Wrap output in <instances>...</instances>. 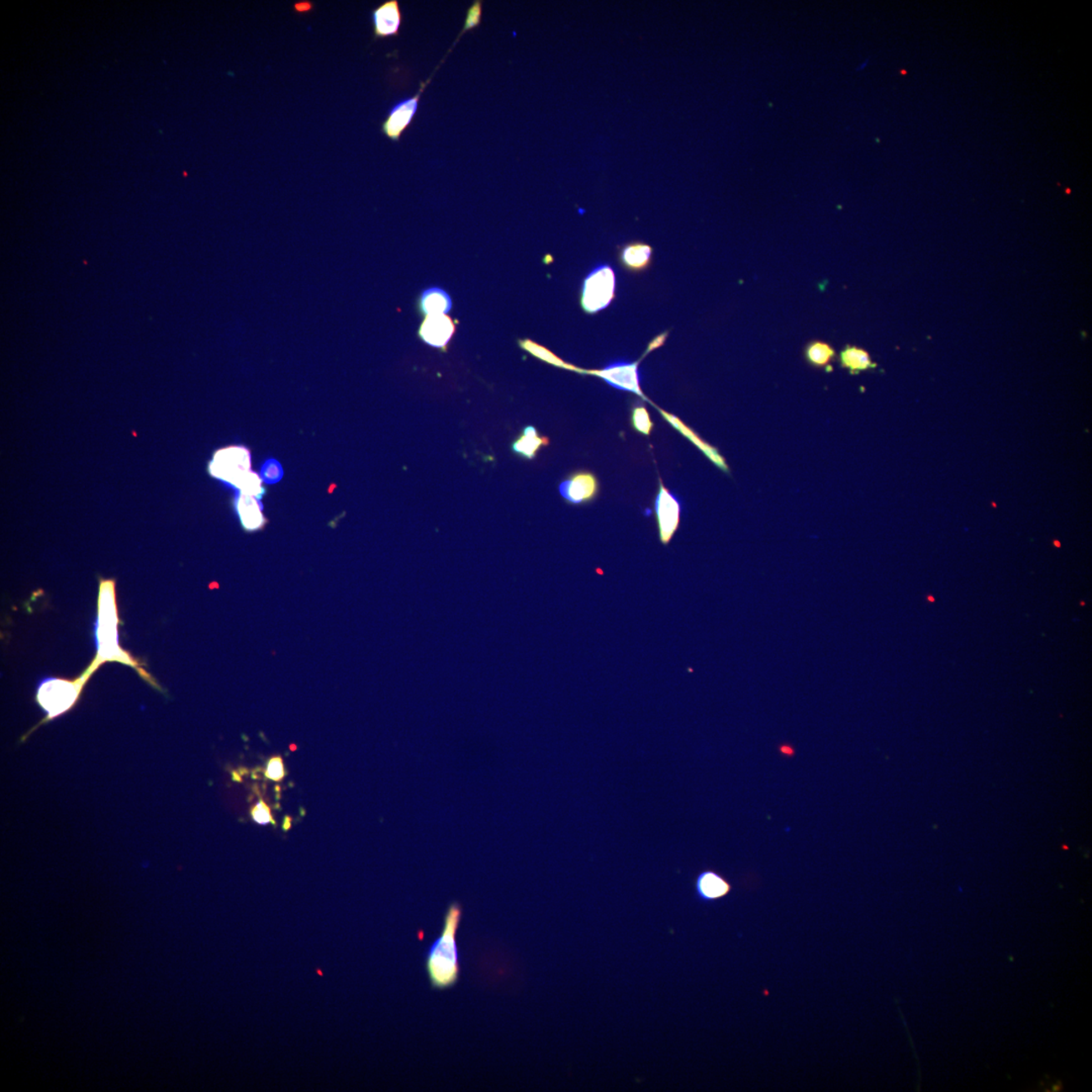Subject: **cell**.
Returning a JSON list of instances; mask_svg holds the SVG:
<instances>
[{
    "instance_id": "obj_6",
    "label": "cell",
    "mask_w": 1092,
    "mask_h": 1092,
    "mask_svg": "<svg viewBox=\"0 0 1092 1092\" xmlns=\"http://www.w3.org/2000/svg\"><path fill=\"white\" fill-rule=\"evenodd\" d=\"M640 364L641 359L636 361L616 359L608 362L601 370H585L584 375L599 377L617 390L635 393L643 401L652 403L641 390Z\"/></svg>"
},
{
    "instance_id": "obj_11",
    "label": "cell",
    "mask_w": 1092,
    "mask_h": 1092,
    "mask_svg": "<svg viewBox=\"0 0 1092 1092\" xmlns=\"http://www.w3.org/2000/svg\"><path fill=\"white\" fill-rule=\"evenodd\" d=\"M373 36L376 39L397 37L400 34L403 14L398 0H388L372 12Z\"/></svg>"
},
{
    "instance_id": "obj_8",
    "label": "cell",
    "mask_w": 1092,
    "mask_h": 1092,
    "mask_svg": "<svg viewBox=\"0 0 1092 1092\" xmlns=\"http://www.w3.org/2000/svg\"><path fill=\"white\" fill-rule=\"evenodd\" d=\"M431 81L432 76L427 79L425 82H423L421 88L419 89L415 96L402 99V101L393 104L385 121L382 124V132L387 138L393 142L400 141L403 134L411 126L418 112L423 92L425 91Z\"/></svg>"
},
{
    "instance_id": "obj_28",
    "label": "cell",
    "mask_w": 1092,
    "mask_h": 1092,
    "mask_svg": "<svg viewBox=\"0 0 1092 1092\" xmlns=\"http://www.w3.org/2000/svg\"><path fill=\"white\" fill-rule=\"evenodd\" d=\"M780 752L783 756L785 757L794 756V750H793L792 747L789 746H782L780 747Z\"/></svg>"
},
{
    "instance_id": "obj_24",
    "label": "cell",
    "mask_w": 1092,
    "mask_h": 1092,
    "mask_svg": "<svg viewBox=\"0 0 1092 1092\" xmlns=\"http://www.w3.org/2000/svg\"><path fill=\"white\" fill-rule=\"evenodd\" d=\"M286 776H287V772L286 769H284L283 761L282 757H272V759L269 760L268 762L266 771V777L267 778V779L274 782H279L282 781L283 778Z\"/></svg>"
},
{
    "instance_id": "obj_15",
    "label": "cell",
    "mask_w": 1092,
    "mask_h": 1092,
    "mask_svg": "<svg viewBox=\"0 0 1092 1092\" xmlns=\"http://www.w3.org/2000/svg\"><path fill=\"white\" fill-rule=\"evenodd\" d=\"M620 261L627 272H645L652 266V248L641 241L628 242L620 248Z\"/></svg>"
},
{
    "instance_id": "obj_2",
    "label": "cell",
    "mask_w": 1092,
    "mask_h": 1092,
    "mask_svg": "<svg viewBox=\"0 0 1092 1092\" xmlns=\"http://www.w3.org/2000/svg\"><path fill=\"white\" fill-rule=\"evenodd\" d=\"M462 917V909L460 904L455 902L448 906L440 936L427 952L425 966L433 989H451L460 980L461 963L456 935Z\"/></svg>"
},
{
    "instance_id": "obj_16",
    "label": "cell",
    "mask_w": 1092,
    "mask_h": 1092,
    "mask_svg": "<svg viewBox=\"0 0 1092 1092\" xmlns=\"http://www.w3.org/2000/svg\"><path fill=\"white\" fill-rule=\"evenodd\" d=\"M550 438L540 435L535 426L528 425L512 442L511 451L525 461L535 460L541 448L550 446Z\"/></svg>"
},
{
    "instance_id": "obj_7",
    "label": "cell",
    "mask_w": 1092,
    "mask_h": 1092,
    "mask_svg": "<svg viewBox=\"0 0 1092 1092\" xmlns=\"http://www.w3.org/2000/svg\"><path fill=\"white\" fill-rule=\"evenodd\" d=\"M660 541L669 545L680 526L683 503L674 492L667 490L660 478L659 493L653 504Z\"/></svg>"
},
{
    "instance_id": "obj_21",
    "label": "cell",
    "mask_w": 1092,
    "mask_h": 1092,
    "mask_svg": "<svg viewBox=\"0 0 1092 1092\" xmlns=\"http://www.w3.org/2000/svg\"><path fill=\"white\" fill-rule=\"evenodd\" d=\"M630 424L636 432L645 436L651 435L655 423L652 421L645 403L638 401L631 407Z\"/></svg>"
},
{
    "instance_id": "obj_23",
    "label": "cell",
    "mask_w": 1092,
    "mask_h": 1092,
    "mask_svg": "<svg viewBox=\"0 0 1092 1092\" xmlns=\"http://www.w3.org/2000/svg\"><path fill=\"white\" fill-rule=\"evenodd\" d=\"M282 476H283V471L281 463H279L277 461L268 460L267 462H264V465L261 468V478L264 483H268V485H272V483H276L281 481Z\"/></svg>"
},
{
    "instance_id": "obj_17",
    "label": "cell",
    "mask_w": 1092,
    "mask_h": 1092,
    "mask_svg": "<svg viewBox=\"0 0 1092 1092\" xmlns=\"http://www.w3.org/2000/svg\"><path fill=\"white\" fill-rule=\"evenodd\" d=\"M839 362L841 368L849 372L851 375H859L861 372L873 371L877 367V363L873 361L870 353L864 348L851 346L847 344L840 353Z\"/></svg>"
},
{
    "instance_id": "obj_25",
    "label": "cell",
    "mask_w": 1092,
    "mask_h": 1092,
    "mask_svg": "<svg viewBox=\"0 0 1092 1092\" xmlns=\"http://www.w3.org/2000/svg\"><path fill=\"white\" fill-rule=\"evenodd\" d=\"M251 815L254 821H256L259 825H267L269 822L273 821L271 810H269L266 802L262 800L253 807Z\"/></svg>"
},
{
    "instance_id": "obj_5",
    "label": "cell",
    "mask_w": 1092,
    "mask_h": 1092,
    "mask_svg": "<svg viewBox=\"0 0 1092 1092\" xmlns=\"http://www.w3.org/2000/svg\"><path fill=\"white\" fill-rule=\"evenodd\" d=\"M208 472L218 478L238 488L251 471V455L245 446H233L214 453L209 462Z\"/></svg>"
},
{
    "instance_id": "obj_19",
    "label": "cell",
    "mask_w": 1092,
    "mask_h": 1092,
    "mask_svg": "<svg viewBox=\"0 0 1092 1092\" xmlns=\"http://www.w3.org/2000/svg\"><path fill=\"white\" fill-rule=\"evenodd\" d=\"M518 344H520V347L523 349V351L530 353V356H535L537 359H540V361L543 362L551 364V366L558 368H562V370L570 371V372L580 373V375H584L585 370H583V368L573 366V364L567 363L565 361H562V358L558 357L557 356H556L555 353L551 352L550 349H547L546 347L541 346V344H538L537 342L531 340V339H528V338L520 339V340H518Z\"/></svg>"
},
{
    "instance_id": "obj_18",
    "label": "cell",
    "mask_w": 1092,
    "mask_h": 1092,
    "mask_svg": "<svg viewBox=\"0 0 1092 1092\" xmlns=\"http://www.w3.org/2000/svg\"><path fill=\"white\" fill-rule=\"evenodd\" d=\"M451 308V296L440 288H427L419 298V310L425 316L442 315L450 312Z\"/></svg>"
},
{
    "instance_id": "obj_4",
    "label": "cell",
    "mask_w": 1092,
    "mask_h": 1092,
    "mask_svg": "<svg viewBox=\"0 0 1092 1092\" xmlns=\"http://www.w3.org/2000/svg\"><path fill=\"white\" fill-rule=\"evenodd\" d=\"M616 273L609 264H600L588 274L583 282L581 307L590 315L605 310L615 301Z\"/></svg>"
},
{
    "instance_id": "obj_13",
    "label": "cell",
    "mask_w": 1092,
    "mask_h": 1092,
    "mask_svg": "<svg viewBox=\"0 0 1092 1092\" xmlns=\"http://www.w3.org/2000/svg\"><path fill=\"white\" fill-rule=\"evenodd\" d=\"M732 890V885L725 876L713 870H703L695 879V894L702 902H715L725 899Z\"/></svg>"
},
{
    "instance_id": "obj_22",
    "label": "cell",
    "mask_w": 1092,
    "mask_h": 1092,
    "mask_svg": "<svg viewBox=\"0 0 1092 1092\" xmlns=\"http://www.w3.org/2000/svg\"><path fill=\"white\" fill-rule=\"evenodd\" d=\"M482 17H483V3L480 2V0H478V2L473 3L470 7V8L467 9V17L465 19V24H463L462 31L461 34H466L467 32L472 31L473 29H477V27H480L482 23Z\"/></svg>"
},
{
    "instance_id": "obj_10",
    "label": "cell",
    "mask_w": 1092,
    "mask_h": 1092,
    "mask_svg": "<svg viewBox=\"0 0 1092 1092\" xmlns=\"http://www.w3.org/2000/svg\"><path fill=\"white\" fill-rule=\"evenodd\" d=\"M456 330V323L452 318L442 314L426 316L419 328L418 335L427 346L446 351Z\"/></svg>"
},
{
    "instance_id": "obj_14",
    "label": "cell",
    "mask_w": 1092,
    "mask_h": 1092,
    "mask_svg": "<svg viewBox=\"0 0 1092 1092\" xmlns=\"http://www.w3.org/2000/svg\"><path fill=\"white\" fill-rule=\"evenodd\" d=\"M235 509L243 530L246 532L261 530L266 525L267 520L263 514V507L256 498L239 493Z\"/></svg>"
},
{
    "instance_id": "obj_1",
    "label": "cell",
    "mask_w": 1092,
    "mask_h": 1092,
    "mask_svg": "<svg viewBox=\"0 0 1092 1092\" xmlns=\"http://www.w3.org/2000/svg\"><path fill=\"white\" fill-rule=\"evenodd\" d=\"M98 618L94 626L97 642V657L82 676L87 680L99 667L108 662L134 667L143 679L159 691H162L151 675L145 672L141 664L119 645V615L116 601V584L113 580H102L99 585Z\"/></svg>"
},
{
    "instance_id": "obj_3",
    "label": "cell",
    "mask_w": 1092,
    "mask_h": 1092,
    "mask_svg": "<svg viewBox=\"0 0 1092 1092\" xmlns=\"http://www.w3.org/2000/svg\"><path fill=\"white\" fill-rule=\"evenodd\" d=\"M87 681L82 675L76 680L58 679V678L44 680L38 687L36 701L46 713V716L31 731H29L22 741L26 740L40 725L56 720L71 710L81 698Z\"/></svg>"
},
{
    "instance_id": "obj_20",
    "label": "cell",
    "mask_w": 1092,
    "mask_h": 1092,
    "mask_svg": "<svg viewBox=\"0 0 1092 1092\" xmlns=\"http://www.w3.org/2000/svg\"><path fill=\"white\" fill-rule=\"evenodd\" d=\"M804 357L807 363L814 368H826L831 367L836 357V349L830 343L821 340L810 341L804 349Z\"/></svg>"
},
{
    "instance_id": "obj_27",
    "label": "cell",
    "mask_w": 1092,
    "mask_h": 1092,
    "mask_svg": "<svg viewBox=\"0 0 1092 1092\" xmlns=\"http://www.w3.org/2000/svg\"><path fill=\"white\" fill-rule=\"evenodd\" d=\"M313 8V4L308 2L298 3L295 4V9L298 13H308Z\"/></svg>"
},
{
    "instance_id": "obj_26",
    "label": "cell",
    "mask_w": 1092,
    "mask_h": 1092,
    "mask_svg": "<svg viewBox=\"0 0 1092 1092\" xmlns=\"http://www.w3.org/2000/svg\"><path fill=\"white\" fill-rule=\"evenodd\" d=\"M667 332H665L661 334V335L657 336L655 339H653V340L650 344H648V347L645 354L650 353L652 351H655V349L664 346V343L667 340Z\"/></svg>"
},
{
    "instance_id": "obj_12",
    "label": "cell",
    "mask_w": 1092,
    "mask_h": 1092,
    "mask_svg": "<svg viewBox=\"0 0 1092 1092\" xmlns=\"http://www.w3.org/2000/svg\"><path fill=\"white\" fill-rule=\"evenodd\" d=\"M651 404L653 407L657 408V410L660 412L662 417L664 418L671 426L674 427L678 432L681 433L683 436L692 442L693 445H694L698 450H699L703 455H704L708 460H710L713 465L718 468V470L725 473H731V468L728 467L725 458L720 455V451H718L716 447L712 446L710 443L703 440L695 431H693L690 427H688L684 422L680 420L679 418L673 415L671 413L662 410V409L657 407L655 404Z\"/></svg>"
},
{
    "instance_id": "obj_9",
    "label": "cell",
    "mask_w": 1092,
    "mask_h": 1092,
    "mask_svg": "<svg viewBox=\"0 0 1092 1092\" xmlns=\"http://www.w3.org/2000/svg\"><path fill=\"white\" fill-rule=\"evenodd\" d=\"M599 490V481L594 473L589 471L572 472L558 486V491L563 500L572 505H582L594 501Z\"/></svg>"
}]
</instances>
